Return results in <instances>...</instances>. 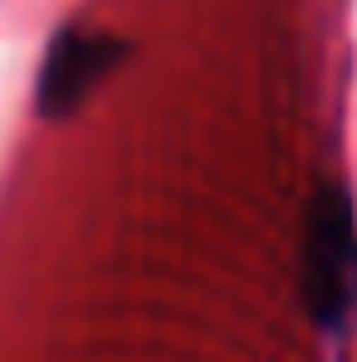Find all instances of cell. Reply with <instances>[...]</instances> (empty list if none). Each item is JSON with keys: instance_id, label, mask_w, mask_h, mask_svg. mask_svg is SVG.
<instances>
[{"instance_id": "6da1fadb", "label": "cell", "mask_w": 357, "mask_h": 362, "mask_svg": "<svg viewBox=\"0 0 357 362\" xmlns=\"http://www.w3.org/2000/svg\"><path fill=\"white\" fill-rule=\"evenodd\" d=\"M303 303L318 328L348 333L357 328V216L343 186L323 181L303 216V250H298Z\"/></svg>"}, {"instance_id": "7a4b0ae2", "label": "cell", "mask_w": 357, "mask_h": 362, "mask_svg": "<svg viewBox=\"0 0 357 362\" xmlns=\"http://www.w3.org/2000/svg\"><path fill=\"white\" fill-rule=\"evenodd\" d=\"M132 54V45L118 35H98V30H64L49 49V69L40 78V103L49 118L74 113L122 59Z\"/></svg>"}]
</instances>
